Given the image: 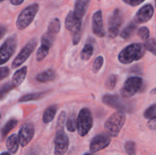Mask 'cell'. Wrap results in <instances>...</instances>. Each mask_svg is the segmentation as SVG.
Segmentation results:
<instances>
[{
	"label": "cell",
	"instance_id": "obj_1",
	"mask_svg": "<svg viewBox=\"0 0 156 155\" xmlns=\"http://www.w3.org/2000/svg\"><path fill=\"white\" fill-rule=\"evenodd\" d=\"M146 49L141 43H133L121 50L118 56V60L123 64H129L140 60L144 56Z\"/></svg>",
	"mask_w": 156,
	"mask_h": 155
},
{
	"label": "cell",
	"instance_id": "obj_2",
	"mask_svg": "<svg viewBox=\"0 0 156 155\" xmlns=\"http://www.w3.org/2000/svg\"><path fill=\"white\" fill-rule=\"evenodd\" d=\"M125 122L126 115L124 112L117 111L113 113L105 122V128L108 135L112 137H117L121 131L123 126H124Z\"/></svg>",
	"mask_w": 156,
	"mask_h": 155
},
{
	"label": "cell",
	"instance_id": "obj_3",
	"mask_svg": "<svg viewBox=\"0 0 156 155\" xmlns=\"http://www.w3.org/2000/svg\"><path fill=\"white\" fill-rule=\"evenodd\" d=\"M93 126V117L88 108L80 110L76 118V129L80 136H85L89 132Z\"/></svg>",
	"mask_w": 156,
	"mask_h": 155
},
{
	"label": "cell",
	"instance_id": "obj_4",
	"mask_svg": "<svg viewBox=\"0 0 156 155\" xmlns=\"http://www.w3.org/2000/svg\"><path fill=\"white\" fill-rule=\"evenodd\" d=\"M39 10V5L37 3L32 4L23 9L18 15L16 21V26L19 30H24L28 27L34 19L37 13Z\"/></svg>",
	"mask_w": 156,
	"mask_h": 155
},
{
	"label": "cell",
	"instance_id": "obj_5",
	"mask_svg": "<svg viewBox=\"0 0 156 155\" xmlns=\"http://www.w3.org/2000/svg\"><path fill=\"white\" fill-rule=\"evenodd\" d=\"M102 100L105 105L117 109L120 112H131L133 109L132 103H130L131 101L124 100L123 97L117 95L106 94L103 97Z\"/></svg>",
	"mask_w": 156,
	"mask_h": 155
},
{
	"label": "cell",
	"instance_id": "obj_6",
	"mask_svg": "<svg viewBox=\"0 0 156 155\" xmlns=\"http://www.w3.org/2000/svg\"><path fill=\"white\" fill-rule=\"evenodd\" d=\"M143 84V80L140 77H131L129 78L125 81L121 91L120 94L123 97H131L135 95L141 89Z\"/></svg>",
	"mask_w": 156,
	"mask_h": 155
},
{
	"label": "cell",
	"instance_id": "obj_7",
	"mask_svg": "<svg viewBox=\"0 0 156 155\" xmlns=\"http://www.w3.org/2000/svg\"><path fill=\"white\" fill-rule=\"evenodd\" d=\"M16 40L15 36L9 37L0 47V65L6 63L16 50Z\"/></svg>",
	"mask_w": 156,
	"mask_h": 155
},
{
	"label": "cell",
	"instance_id": "obj_8",
	"mask_svg": "<svg viewBox=\"0 0 156 155\" xmlns=\"http://www.w3.org/2000/svg\"><path fill=\"white\" fill-rule=\"evenodd\" d=\"M122 23L123 14L120 9H115L108 21V36L110 38H115L118 35Z\"/></svg>",
	"mask_w": 156,
	"mask_h": 155
},
{
	"label": "cell",
	"instance_id": "obj_9",
	"mask_svg": "<svg viewBox=\"0 0 156 155\" xmlns=\"http://www.w3.org/2000/svg\"><path fill=\"white\" fill-rule=\"evenodd\" d=\"M37 40L34 39L32 40H30L28 43H27L24 46V48L21 50V52L18 53V56L15 57V59H14L13 62H12V68H18L20 65H22L24 62H26V60L30 57L31 53H33V51L34 50L35 47H36L37 46Z\"/></svg>",
	"mask_w": 156,
	"mask_h": 155
},
{
	"label": "cell",
	"instance_id": "obj_10",
	"mask_svg": "<svg viewBox=\"0 0 156 155\" xmlns=\"http://www.w3.org/2000/svg\"><path fill=\"white\" fill-rule=\"evenodd\" d=\"M69 145V140L64 131L56 132L54 140V153L55 155H64L66 153Z\"/></svg>",
	"mask_w": 156,
	"mask_h": 155
},
{
	"label": "cell",
	"instance_id": "obj_11",
	"mask_svg": "<svg viewBox=\"0 0 156 155\" xmlns=\"http://www.w3.org/2000/svg\"><path fill=\"white\" fill-rule=\"evenodd\" d=\"M111 143V138L107 134H100L96 135L91 140L90 144V151L96 153L108 147Z\"/></svg>",
	"mask_w": 156,
	"mask_h": 155
},
{
	"label": "cell",
	"instance_id": "obj_12",
	"mask_svg": "<svg viewBox=\"0 0 156 155\" xmlns=\"http://www.w3.org/2000/svg\"><path fill=\"white\" fill-rule=\"evenodd\" d=\"M34 135V127L31 123H26L23 125L18 133L19 144L22 147H25L30 142Z\"/></svg>",
	"mask_w": 156,
	"mask_h": 155
},
{
	"label": "cell",
	"instance_id": "obj_13",
	"mask_svg": "<svg viewBox=\"0 0 156 155\" xmlns=\"http://www.w3.org/2000/svg\"><path fill=\"white\" fill-rule=\"evenodd\" d=\"M154 15V8L151 4L145 5L137 12L134 17L136 24H143L149 21Z\"/></svg>",
	"mask_w": 156,
	"mask_h": 155
},
{
	"label": "cell",
	"instance_id": "obj_14",
	"mask_svg": "<svg viewBox=\"0 0 156 155\" xmlns=\"http://www.w3.org/2000/svg\"><path fill=\"white\" fill-rule=\"evenodd\" d=\"M92 30L93 33L98 37H104L105 35V30L104 28L103 16L101 10L97 11L92 17Z\"/></svg>",
	"mask_w": 156,
	"mask_h": 155
},
{
	"label": "cell",
	"instance_id": "obj_15",
	"mask_svg": "<svg viewBox=\"0 0 156 155\" xmlns=\"http://www.w3.org/2000/svg\"><path fill=\"white\" fill-rule=\"evenodd\" d=\"M82 21L76 18L73 11L69 12L65 21L66 27L68 30L73 32V34L82 30Z\"/></svg>",
	"mask_w": 156,
	"mask_h": 155
},
{
	"label": "cell",
	"instance_id": "obj_16",
	"mask_svg": "<svg viewBox=\"0 0 156 155\" xmlns=\"http://www.w3.org/2000/svg\"><path fill=\"white\" fill-rule=\"evenodd\" d=\"M89 3L90 0H76L73 14L78 19L82 20V18L86 13Z\"/></svg>",
	"mask_w": 156,
	"mask_h": 155
},
{
	"label": "cell",
	"instance_id": "obj_17",
	"mask_svg": "<svg viewBox=\"0 0 156 155\" xmlns=\"http://www.w3.org/2000/svg\"><path fill=\"white\" fill-rule=\"evenodd\" d=\"M27 66H24L22 68H21L20 69L17 70L15 72V74H13L12 78V84L13 85V87H18L22 84V82L24 81V79H25L26 75H27Z\"/></svg>",
	"mask_w": 156,
	"mask_h": 155
},
{
	"label": "cell",
	"instance_id": "obj_18",
	"mask_svg": "<svg viewBox=\"0 0 156 155\" xmlns=\"http://www.w3.org/2000/svg\"><path fill=\"white\" fill-rule=\"evenodd\" d=\"M56 78V74L54 70L47 69L43 72L39 73L36 77V81L39 83H46L54 80Z\"/></svg>",
	"mask_w": 156,
	"mask_h": 155
},
{
	"label": "cell",
	"instance_id": "obj_19",
	"mask_svg": "<svg viewBox=\"0 0 156 155\" xmlns=\"http://www.w3.org/2000/svg\"><path fill=\"white\" fill-rule=\"evenodd\" d=\"M19 140L18 135L13 134L10 135L6 140V147H7L9 153H15L18 150L19 147Z\"/></svg>",
	"mask_w": 156,
	"mask_h": 155
},
{
	"label": "cell",
	"instance_id": "obj_20",
	"mask_svg": "<svg viewBox=\"0 0 156 155\" xmlns=\"http://www.w3.org/2000/svg\"><path fill=\"white\" fill-rule=\"evenodd\" d=\"M56 111H57V106L56 105H52L49 106L44 112L43 115V122L44 123H49L54 119L56 115Z\"/></svg>",
	"mask_w": 156,
	"mask_h": 155
},
{
	"label": "cell",
	"instance_id": "obj_21",
	"mask_svg": "<svg viewBox=\"0 0 156 155\" xmlns=\"http://www.w3.org/2000/svg\"><path fill=\"white\" fill-rule=\"evenodd\" d=\"M137 29V25L135 22H130L120 33V37L124 40H128L133 35L136 30Z\"/></svg>",
	"mask_w": 156,
	"mask_h": 155
},
{
	"label": "cell",
	"instance_id": "obj_22",
	"mask_svg": "<svg viewBox=\"0 0 156 155\" xmlns=\"http://www.w3.org/2000/svg\"><path fill=\"white\" fill-rule=\"evenodd\" d=\"M47 94V91H43V92H36V93H30L27 94L21 97L19 99V102L21 103H24V102L31 101V100H37L42 98Z\"/></svg>",
	"mask_w": 156,
	"mask_h": 155
},
{
	"label": "cell",
	"instance_id": "obj_23",
	"mask_svg": "<svg viewBox=\"0 0 156 155\" xmlns=\"http://www.w3.org/2000/svg\"><path fill=\"white\" fill-rule=\"evenodd\" d=\"M18 125V120L16 119H9L5 124L3 126V127L1 129V134H2V138H5L15 126Z\"/></svg>",
	"mask_w": 156,
	"mask_h": 155
},
{
	"label": "cell",
	"instance_id": "obj_24",
	"mask_svg": "<svg viewBox=\"0 0 156 155\" xmlns=\"http://www.w3.org/2000/svg\"><path fill=\"white\" fill-rule=\"evenodd\" d=\"M60 21L59 20V18H55L50 21V24H49L48 25V30H47V32L56 36V34H57L59 32V30H60Z\"/></svg>",
	"mask_w": 156,
	"mask_h": 155
},
{
	"label": "cell",
	"instance_id": "obj_25",
	"mask_svg": "<svg viewBox=\"0 0 156 155\" xmlns=\"http://www.w3.org/2000/svg\"><path fill=\"white\" fill-rule=\"evenodd\" d=\"M93 46L90 43L85 44V46L82 49V52H81V58L83 60H88L93 55Z\"/></svg>",
	"mask_w": 156,
	"mask_h": 155
},
{
	"label": "cell",
	"instance_id": "obj_26",
	"mask_svg": "<svg viewBox=\"0 0 156 155\" xmlns=\"http://www.w3.org/2000/svg\"><path fill=\"white\" fill-rule=\"evenodd\" d=\"M55 38H56L55 35L52 34V33H49V32H47L42 36V39H41V45L47 46L50 48L52 46V45L53 44Z\"/></svg>",
	"mask_w": 156,
	"mask_h": 155
},
{
	"label": "cell",
	"instance_id": "obj_27",
	"mask_svg": "<svg viewBox=\"0 0 156 155\" xmlns=\"http://www.w3.org/2000/svg\"><path fill=\"white\" fill-rule=\"evenodd\" d=\"M66 113L64 111H62L59 114V116L58 118L57 123H56V132H59L64 131L66 122Z\"/></svg>",
	"mask_w": 156,
	"mask_h": 155
},
{
	"label": "cell",
	"instance_id": "obj_28",
	"mask_svg": "<svg viewBox=\"0 0 156 155\" xmlns=\"http://www.w3.org/2000/svg\"><path fill=\"white\" fill-rule=\"evenodd\" d=\"M66 129L69 132H73L76 130V115L75 113L71 114L67 119Z\"/></svg>",
	"mask_w": 156,
	"mask_h": 155
},
{
	"label": "cell",
	"instance_id": "obj_29",
	"mask_svg": "<svg viewBox=\"0 0 156 155\" xmlns=\"http://www.w3.org/2000/svg\"><path fill=\"white\" fill-rule=\"evenodd\" d=\"M50 47L47 46L41 45V47L37 50L36 53V59L37 61H42L43 59H44V58L47 56L49 53V50H50Z\"/></svg>",
	"mask_w": 156,
	"mask_h": 155
},
{
	"label": "cell",
	"instance_id": "obj_30",
	"mask_svg": "<svg viewBox=\"0 0 156 155\" xmlns=\"http://www.w3.org/2000/svg\"><path fill=\"white\" fill-rule=\"evenodd\" d=\"M144 117L147 119H154L156 118V106L155 103L151 105L144 112Z\"/></svg>",
	"mask_w": 156,
	"mask_h": 155
},
{
	"label": "cell",
	"instance_id": "obj_31",
	"mask_svg": "<svg viewBox=\"0 0 156 155\" xmlns=\"http://www.w3.org/2000/svg\"><path fill=\"white\" fill-rule=\"evenodd\" d=\"M117 76L115 75V74H111L109 77L108 78V79L105 81V88L107 89L111 90L114 89L116 87V84H117Z\"/></svg>",
	"mask_w": 156,
	"mask_h": 155
},
{
	"label": "cell",
	"instance_id": "obj_32",
	"mask_svg": "<svg viewBox=\"0 0 156 155\" xmlns=\"http://www.w3.org/2000/svg\"><path fill=\"white\" fill-rule=\"evenodd\" d=\"M143 46H144L146 50H149L152 54H156V41L154 38L146 40V41L145 42V44Z\"/></svg>",
	"mask_w": 156,
	"mask_h": 155
},
{
	"label": "cell",
	"instance_id": "obj_33",
	"mask_svg": "<svg viewBox=\"0 0 156 155\" xmlns=\"http://www.w3.org/2000/svg\"><path fill=\"white\" fill-rule=\"evenodd\" d=\"M14 88L12 83H6L0 88V100H3L8 94Z\"/></svg>",
	"mask_w": 156,
	"mask_h": 155
},
{
	"label": "cell",
	"instance_id": "obj_34",
	"mask_svg": "<svg viewBox=\"0 0 156 155\" xmlns=\"http://www.w3.org/2000/svg\"><path fill=\"white\" fill-rule=\"evenodd\" d=\"M124 147L128 155H136V146L134 141H126L124 144Z\"/></svg>",
	"mask_w": 156,
	"mask_h": 155
},
{
	"label": "cell",
	"instance_id": "obj_35",
	"mask_svg": "<svg viewBox=\"0 0 156 155\" xmlns=\"http://www.w3.org/2000/svg\"><path fill=\"white\" fill-rule=\"evenodd\" d=\"M104 64V58L103 56H98L95 59V60L94 61L92 65V71H94V73L98 72L99 70L101 68L102 65Z\"/></svg>",
	"mask_w": 156,
	"mask_h": 155
},
{
	"label": "cell",
	"instance_id": "obj_36",
	"mask_svg": "<svg viewBox=\"0 0 156 155\" xmlns=\"http://www.w3.org/2000/svg\"><path fill=\"white\" fill-rule=\"evenodd\" d=\"M138 36L143 40H146L149 37V30L147 27H143L139 29Z\"/></svg>",
	"mask_w": 156,
	"mask_h": 155
},
{
	"label": "cell",
	"instance_id": "obj_37",
	"mask_svg": "<svg viewBox=\"0 0 156 155\" xmlns=\"http://www.w3.org/2000/svg\"><path fill=\"white\" fill-rule=\"evenodd\" d=\"M10 74V70L8 67H0V81L3 80Z\"/></svg>",
	"mask_w": 156,
	"mask_h": 155
},
{
	"label": "cell",
	"instance_id": "obj_38",
	"mask_svg": "<svg viewBox=\"0 0 156 155\" xmlns=\"http://www.w3.org/2000/svg\"><path fill=\"white\" fill-rule=\"evenodd\" d=\"M82 30L81 31L78 32V33H76L73 34V43L74 45H76L77 43H79V41H80L81 37H82Z\"/></svg>",
	"mask_w": 156,
	"mask_h": 155
},
{
	"label": "cell",
	"instance_id": "obj_39",
	"mask_svg": "<svg viewBox=\"0 0 156 155\" xmlns=\"http://www.w3.org/2000/svg\"><path fill=\"white\" fill-rule=\"evenodd\" d=\"M145 0H129V4L132 6H137L139 5H140L141 3H143Z\"/></svg>",
	"mask_w": 156,
	"mask_h": 155
},
{
	"label": "cell",
	"instance_id": "obj_40",
	"mask_svg": "<svg viewBox=\"0 0 156 155\" xmlns=\"http://www.w3.org/2000/svg\"><path fill=\"white\" fill-rule=\"evenodd\" d=\"M6 27H3V26H0V40L4 36V35L6 33Z\"/></svg>",
	"mask_w": 156,
	"mask_h": 155
},
{
	"label": "cell",
	"instance_id": "obj_41",
	"mask_svg": "<svg viewBox=\"0 0 156 155\" xmlns=\"http://www.w3.org/2000/svg\"><path fill=\"white\" fill-rule=\"evenodd\" d=\"M155 119H151L149 122V127L150 128V129L152 130H155Z\"/></svg>",
	"mask_w": 156,
	"mask_h": 155
},
{
	"label": "cell",
	"instance_id": "obj_42",
	"mask_svg": "<svg viewBox=\"0 0 156 155\" xmlns=\"http://www.w3.org/2000/svg\"><path fill=\"white\" fill-rule=\"evenodd\" d=\"M10 2L14 5H20L21 4H22L24 0H10Z\"/></svg>",
	"mask_w": 156,
	"mask_h": 155
},
{
	"label": "cell",
	"instance_id": "obj_43",
	"mask_svg": "<svg viewBox=\"0 0 156 155\" xmlns=\"http://www.w3.org/2000/svg\"><path fill=\"white\" fill-rule=\"evenodd\" d=\"M0 155H11V153H9V152H3Z\"/></svg>",
	"mask_w": 156,
	"mask_h": 155
},
{
	"label": "cell",
	"instance_id": "obj_44",
	"mask_svg": "<svg viewBox=\"0 0 156 155\" xmlns=\"http://www.w3.org/2000/svg\"><path fill=\"white\" fill-rule=\"evenodd\" d=\"M123 1L124 2L127 3V4H129V0H123Z\"/></svg>",
	"mask_w": 156,
	"mask_h": 155
},
{
	"label": "cell",
	"instance_id": "obj_45",
	"mask_svg": "<svg viewBox=\"0 0 156 155\" xmlns=\"http://www.w3.org/2000/svg\"><path fill=\"white\" fill-rule=\"evenodd\" d=\"M84 155H93V154H91V153H85V154H84Z\"/></svg>",
	"mask_w": 156,
	"mask_h": 155
},
{
	"label": "cell",
	"instance_id": "obj_46",
	"mask_svg": "<svg viewBox=\"0 0 156 155\" xmlns=\"http://www.w3.org/2000/svg\"><path fill=\"white\" fill-rule=\"evenodd\" d=\"M3 1H4V0H0V3H1V2H2Z\"/></svg>",
	"mask_w": 156,
	"mask_h": 155
},
{
	"label": "cell",
	"instance_id": "obj_47",
	"mask_svg": "<svg viewBox=\"0 0 156 155\" xmlns=\"http://www.w3.org/2000/svg\"><path fill=\"white\" fill-rule=\"evenodd\" d=\"M0 119H1V114H0Z\"/></svg>",
	"mask_w": 156,
	"mask_h": 155
}]
</instances>
